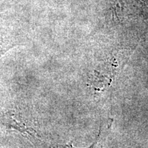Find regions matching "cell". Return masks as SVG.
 I'll return each mask as SVG.
<instances>
[{
  "instance_id": "cell-1",
  "label": "cell",
  "mask_w": 148,
  "mask_h": 148,
  "mask_svg": "<svg viewBox=\"0 0 148 148\" xmlns=\"http://www.w3.org/2000/svg\"><path fill=\"white\" fill-rule=\"evenodd\" d=\"M2 123L9 128L17 130L27 136L35 138L37 136L36 131L25 124L24 121L20 119L18 114L16 113L9 112L4 114L2 118Z\"/></svg>"
},
{
  "instance_id": "cell-2",
  "label": "cell",
  "mask_w": 148,
  "mask_h": 148,
  "mask_svg": "<svg viewBox=\"0 0 148 148\" xmlns=\"http://www.w3.org/2000/svg\"><path fill=\"white\" fill-rule=\"evenodd\" d=\"M101 128L99 129V134L97 136L96 140L92 144L90 147L87 148H102V145L101 143ZM52 148H77L75 147L72 145V142H70L69 143H66L65 145H56L53 146Z\"/></svg>"
},
{
  "instance_id": "cell-3",
  "label": "cell",
  "mask_w": 148,
  "mask_h": 148,
  "mask_svg": "<svg viewBox=\"0 0 148 148\" xmlns=\"http://www.w3.org/2000/svg\"><path fill=\"white\" fill-rule=\"evenodd\" d=\"M10 48H12V47H9L8 48H3V49H0V58H1V57H2V56L9 49H10Z\"/></svg>"
}]
</instances>
